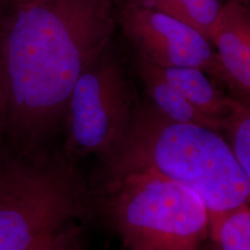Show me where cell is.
<instances>
[{"label": "cell", "instance_id": "6da1fadb", "mask_svg": "<svg viewBox=\"0 0 250 250\" xmlns=\"http://www.w3.org/2000/svg\"><path fill=\"white\" fill-rule=\"evenodd\" d=\"M116 0H25L0 29V146L51 148L81 74L109 45Z\"/></svg>", "mask_w": 250, "mask_h": 250}, {"label": "cell", "instance_id": "7a4b0ae2", "mask_svg": "<svg viewBox=\"0 0 250 250\" xmlns=\"http://www.w3.org/2000/svg\"><path fill=\"white\" fill-rule=\"evenodd\" d=\"M101 158L106 176L144 172L188 188L205 204L209 222L250 204V178L223 134L172 121L149 102L136 100L125 133Z\"/></svg>", "mask_w": 250, "mask_h": 250}, {"label": "cell", "instance_id": "3957f363", "mask_svg": "<svg viewBox=\"0 0 250 250\" xmlns=\"http://www.w3.org/2000/svg\"><path fill=\"white\" fill-rule=\"evenodd\" d=\"M92 205L76 160L62 148L24 153L0 146V250H42Z\"/></svg>", "mask_w": 250, "mask_h": 250}, {"label": "cell", "instance_id": "277c9868", "mask_svg": "<svg viewBox=\"0 0 250 250\" xmlns=\"http://www.w3.org/2000/svg\"><path fill=\"white\" fill-rule=\"evenodd\" d=\"M105 184L107 213L129 250H203L209 212L191 190L144 172Z\"/></svg>", "mask_w": 250, "mask_h": 250}, {"label": "cell", "instance_id": "5b68a950", "mask_svg": "<svg viewBox=\"0 0 250 250\" xmlns=\"http://www.w3.org/2000/svg\"><path fill=\"white\" fill-rule=\"evenodd\" d=\"M136 100L123 65L107 46L72 90L63 151L74 160L91 154L102 157L125 133Z\"/></svg>", "mask_w": 250, "mask_h": 250}, {"label": "cell", "instance_id": "8992f818", "mask_svg": "<svg viewBox=\"0 0 250 250\" xmlns=\"http://www.w3.org/2000/svg\"><path fill=\"white\" fill-rule=\"evenodd\" d=\"M136 53L161 67H192L224 83V72L211 43L188 24L157 9L125 0L117 15Z\"/></svg>", "mask_w": 250, "mask_h": 250}, {"label": "cell", "instance_id": "52a82bcc", "mask_svg": "<svg viewBox=\"0 0 250 250\" xmlns=\"http://www.w3.org/2000/svg\"><path fill=\"white\" fill-rule=\"evenodd\" d=\"M208 41L217 48L224 83L242 102L250 105V12L234 0L224 2Z\"/></svg>", "mask_w": 250, "mask_h": 250}, {"label": "cell", "instance_id": "ba28073f", "mask_svg": "<svg viewBox=\"0 0 250 250\" xmlns=\"http://www.w3.org/2000/svg\"><path fill=\"white\" fill-rule=\"evenodd\" d=\"M134 67L152 105L162 114L178 123L201 125L221 133V125L193 107L164 77L159 65L134 52Z\"/></svg>", "mask_w": 250, "mask_h": 250}, {"label": "cell", "instance_id": "9c48e42d", "mask_svg": "<svg viewBox=\"0 0 250 250\" xmlns=\"http://www.w3.org/2000/svg\"><path fill=\"white\" fill-rule=\"evenodd\" d=\"M164 77L188 102L206 117L222 124L230 115L233 98L227 97L206 72L192 67H161Z\"/></svg>", "mask_w": 250, "mask_h": 250}, {"label": "cell", "instance_id": "30bf717a", "mask_svg": "<svg viewBox=\"0 0 250 250\" xmlns=\"http://www.w3.org/2000/svg\"><path fill=\"white\" fill-rule=\"evenodd\" d=\"M161 11L197 30L208 40L224 0H127Z\"/></svg>", "mask_w": 250, "mask_h": 250}, {"label": "cell", "instance_id": "8fae6325", "mask_svg": "<svg viewBox=\"0 0 250 250\" xmlns=\"http://www.w3.org/2000/svg\"><path fill=\"white\" fill-rule=\"evenodd\" d=\"M203 250H250V204L210 221Z\"/></svg>", "mask_w": 250, "mask_h": 250}, {"label": "cell", "instance_id": "7c38bea8", "mask_svg": "<svg viewBox=\"0 0 250 250\" xmlns=\"http://www.w3.org/2000/svg\"><path fill=\"white\" fill-rule=\"evenodd\" d=\"M222 131L232 155L250 178V105L234 99L232 112L223 121Z\"/></svg>", "mask_w": 250, "mask_h": 250}, {"label": "cell", "instance_id": "4fadbf2b", "mask_svg": "<svg viewBox=\"0 0 250 250\" xmlns=\"http://www.w3.org/2000/svg\"><path fill=\"white\" fill-rule=\"evenodd\" d=\"M68 227L63 229L42 250H82L76 241L77 232L73 229H67Z\"/></svg>", "mask_w": 250, "mask_h": 250}, {"label": "cell", "instance_id": "5bb4252c", "mask_svg": "<svg viewBox=\"0 0 250 250\" xmlns=\"http://www.w3.org/2000/svg\"><path fill=\"white\" fill-rule=\"evenodd\" d=\"M11 5L8 3L6 0H0V29L3 24V21L6 18Z\"/></svg>", "mask_w": 250, "mask_h": 250}, {"label": "cell", "instance_id": "9a60e30c", "mask_svg": "<svg viewBox=\"0 0 250 250\" xmlns=\"http://www.w3.org/2000/svg\"><path fill=\"white\" fill-rule=\"evenodd\" d=\"M225 1H228V0H225ZM234 1H236V2L240 3V4L244 5V6L250 7V0H234Z\"/></svg>", "mask_w": 250, "mask_h": 250}, {"label": "cell", "instance_id": "2e32d148", "mask_svg": "<svg viewBox=\"0 0 250 250\" xmlns=\"http://www.w3.org/2000/svg\"><path fill=\"white\" fill-rule=\"evenodd\" d=\"M6 1L12 6V5H15V4H17V3L22 2V1H25V0H6Z\"/></svg>", "mask_w": 250, "mask_h": 250}]
</instances>
